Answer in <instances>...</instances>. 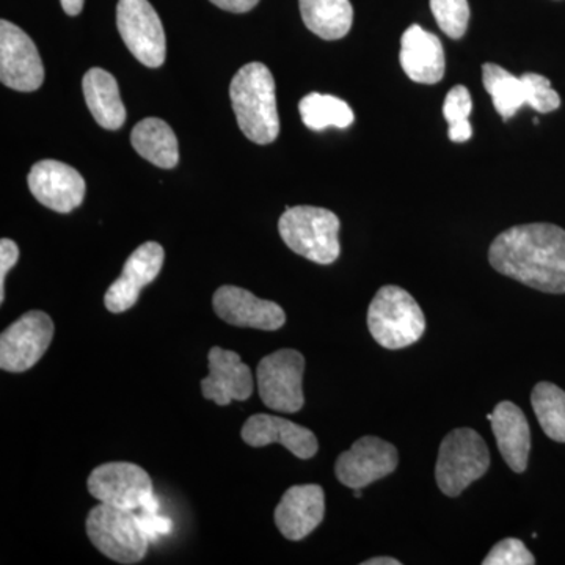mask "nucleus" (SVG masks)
Segmentation results:
<instances>
[{
	"mask_svg": "<svg viewBox=\"0 0 565 565\" xmlns=\"http://www.w3.org/2000/svg\"><path fill=\"white\" fill-rule=\"evenodd\" d=\"M497 273L550 294H565V232L552 223L505 230L490 245Z\"/></svg>",
	"mask_w": 565,
	"mask_h": 565,
	"instance_id": "obj_1",
	"label": "nucleus"
},
{
	"mask_svg": "<svg viewBox=\"0 0 565 565\" xmlns=\"http://www.w3.org/2000/svg\"><path fill=\"white\" fill-rule=\"evenodd\" d=\"M230 98L241 131L253 143L269 145L280 134L275 81L263 63L253 62L237 71L230 85Z\"/></svg>",
	"mask_w": 565,
	"mask_h": 565,
	"instance_id": "obj_2",
	"label": "nucleus"
},
{
	"mask_svg": "<svg viewBox=\"0 0 565 565\" xmlns=\"http://www.w3.org/2000/svg\"><path fill=\"white\" fill-rule=\"evenodd\" d=\"M340 218L334 212L316 206L286 207L278 222L282 243L310 262L332 264L340 258Z\"/></svg>",
	"mask_w": 565,
	"mask_h": 565,
	"instance_id": "obj_3",
	"label": "nucleus"
},
{
	"mask_svg": "<svg viewBox=\"0 0 565 565\" xmlns=\"http://www.w3.org/2000/svg\"><path fill=\"white\" fill-rule=\"evenodd\" d=\"M367 327L382 348L396 351L422 340L426 318L411 294L388 285L375 294L367 310Z\"/></svg>",
	"mask_w": 565,
	"mask_h": 565,
	"instance_id": "obj_4",
	"label": "nucleus"
},
{
	"mask_svg": "<svg viewBox=\"0 0 565 565\" xmlns=\"http://www.w3.org/2000/svg\"><path fill=\"white\" fill-rule=\"evenodd\" d=\"M88 539L104 556L118 564L140 563L151 541L141 526L139 514L126 509L99 503L85 522Z\"/></svg>",
	"mask_w": 565,
	"mask_h": 565,
	"instance_id": "obj_5",
	"label": "nucleus"
},
{
	"mask_svg": "<svg viewBox=\"0 0 565 565\" xmlns=\"http://www.w3.org/2000/svg\"><path fill=\"white\" fill-rule=\"evenodd\" d=\"M490 467V452L481 435L473 429L452 430L438 451L435 478L446 497H459L468 486L481 479Z\"/></svg>",
	"mask_w": 565,
	"mask_h": 565,
	"instance_id": "obj_6",
	"label": "nucleus"
},
{
	"mask_svg": "<svg viewBox=\"0 0 565 565\" xmlns=\"http://www.w3.org/2000/svg\"><path fill=\"white\" fill-rule=\"evenodd\" d=\"M87 489L99 503L126 509V511L158 512L150 475L131 462L99 465L88 476Z\"/></svg>",
	"mask_w": 565,
	"mask_h": 565,
	"instance_id": "obj_7",
	"label": "nucleus"
},
{
	"mask_svg": "<svg viewBox=\"0 0 565 565\" xmlns=\"http://www.w3.org/2000/svg\"><path fill=\"white\" fill-rule=\"evenodd\" d=\"M305 356L296 349L264 356L256 367L259 397L266 407L281 414L302 411Z\"/></svg>",
	"mask_w": 565,
	"mask_h": 565,
	"instance_id": "obj_8",
	"label": "nucleus"
},
{
	"mask_svg": "<svg viewBox=\"0 0 565 565\" xmlns=\"http://www.w3.org/2000/svg\"><path fill=\"white\" fill-rule=\"evenodd\" d=\"M55 327L50 315L32 310L0 334V367L7 373H25L43 359Z\"/></svg>",
	"mask_w": 565,
	"mask_h": 565,
	"instance_id": "obj_9",
	"label": "nucleus"
},
{
	"mask_svg": "<svg viewBox=\"0 0 565 565\" xmlns=\"http://www.w3.org/2000/svg\"><path fill=\"white\" fill-rule=\"evenodd\" d=\"M117 25L134 57L148 68H159L167 57L161 18L148 0H118Z\"/></svg>",
	"mask_w": 565,
	"mask_h": 565,
	"instance_id": "obj_10",
	"label": "nucleus"
},
{
	"mask_svg": "<svg viewBox=\"0 0 565 565\" xmlns=\"http://www.w3.org/2000/svg\"><path fill=\"white\" fill-rule=\"evenodd\" d=\"M0 81L17 92L39 90L44 66L31 36L13 22L0 21Z\"/></svg>",
	"mask_w": 565,
	"mask_h": 565,
	"instance_id": "obj_11",
	"label": "nucleus"
},
{
	"mask_svg": "<svg viewBox=\"0 0 565 565\" xmlns=\"http://www.w3.org/2000/svg\"><path fill=\"white\" fill-rule=\"evenodd\" d=\"M399 463V455L388 441L382 438L362 437L349 451L338 457L334 473L341 484L349 489H364L379 479L392 475Z\"/></svg>",
	"mask_w": 565,
	"mask_h": 565,
	"instance_id": "obj_12",
	"label": "nucleus"
},
{
	"mask_svg": "<svg viewBox=\"0 0 565 565\" xmlns=\"http://www.w3.org/2000/svg\"><path fill=\"white\" fill-rule=\"evenodd\" d=\"M215 315L234 327L275 332L286 323L280 305L263 300L255 294L237 286H221L212 297Z\"/></svg>",
	"mask_w": 565,
	"mask_h": 565,
	"instance_id": "obj_13",
	"label": "nucleus"
},
{
	"mask_svg": "<svg viewBox=\"0 0 565 565\" xmlns=\"http://www.w3.org/2000/svg\"><path fill=\"white\" fill-rule=\"evenodd\" d=\"M166 252L158 243L141 244L122 266L120 277L111 282L104 296V305L110 313L120 315L131 310L139 300L141 289L161 274Z\"/></svg>",
	"mask_w": 565,
	"mask_h": 565,
	"instance_id": "obj_14",
	"label": "nucleus"
},
{
	"mask_svg": "<svg viewBox=\"0 0 565 565\" xmlns=\"http://www.w3.org/2000/svg\"><path fill=\"white\" fill-rule=\"evenodd\" d=\"M32 195L43 206L70 214L79 207L85 199V181L73 167L58 161H41L32 167L28 178Z\"/></svg>",
	"mask_w": 565,
	"mask_h": 565,
	"instance_id": "obj_15",
	"label": "nucleus"
},
{
	"mask_svg": "<svg viewBox=\"0 0 565 565\" xmlns=\"http://www.w3.org/2000/svg\"><path fill=\"white\" fill-rule=\"evenodd\" d=\"M207 363L210 374L202 381L204 399L214 401L221 407H226L233 401L250 399L255 381L239 353L215 345L207 353Z\"/></svg>",
	"mask_w": 565,
	"mask_h": 565,
	"instance_id": "obj_16",
	"label": "nucleus"
},
{
	"mask_svg": "<svg viewBox=\"0 0 565 565\" xmlns=\"http://www.w3.org/2000/svg\"><path fill=\"white\" fill-rule=\"evenodd\" d=\"M326 494L321 486H294L286 490L275 509V525L288 541H302L321 525Z\"/></svg>",
	"mask_w": 565,
	"mask_h": 565,
	"instance_id": "obj_17",
	"label": "nucleus"
},
{
	"mask_svg": "<svg viewBox=\"0 0 565 565\" xmlns=\"http://www.w3.org/2000/svg\"><path fill=\"white\" fill-rule=\"evenodd\" d=\"M241 437L252 448L280 444L302 460L311 459L319 449L318 438L310 429L274 415L250 416L241 430Z\"/></svg>",
	"mask_w": 565,
	"mask_h": 565,
	"instance_id": "obj_18",
	"label": "nucleus"
},
{
	"mask_svg": "<svg viewBox=\"0 0 565 565\" xmlns=\"http://www.w3.org/2000/svg\"><path fill=\"white\" fill-rule=\"evenodd\" d=\"M401 66L412 81L433 85L444 79L446 70L445 50L434 33L424 31L418 24L411 25L401 40Z\"/></svg>",
	"mask_w": 565,
	"mask_h": 565,
	"instance_id": "obj_19",
	"label": "nucleus"
},
{
	"mask_svg": "<svg viewBox=\"0 0 565 565\" xmlns=\"http://www.w3.org/2000/svg\"><path fill=\"white\" fill-rule=\"evenodd\" d=\"M487 419L492 423L498 449L505 463L515 473H523L530 459L531 430L522 408L503 401L494 407L493 414L487 415Z\"/></svg>",
	"mask_w": 565,
	"mask_h": 565,
	"instance_id": "obj_20",
	"label": "nucleus"
},
{
	"mask_svg": "<svg viewBox=\"0 0 565 565\" xmlns=\"http://www.w3.org/2000/svg\"><path fill=\"white\" fill-rule=\"evenodd\" d=\"M85 103L93 118L104 129L117 131L126 121L125 104L121 102L117 79L103 68H92L82 81Z\"/></svg>",
	"mask_w": 565,
	"mask_h": 565,
	"instance_id": "obj_21",
	"label": "nucleus"
},
{
	"mask_svg": "<svg viewBox=\"0 0 565 565\" xmlns=\"http://www.w3.org/2000/svg\"><path fill=\"white\" fill-rule=\"evenodd\" d=\"M131 143L141 158L159 169H174L180 162L177 136L161 118H145L136 125Z\"/></svg>",
	"mask_w": 565,
	"mask_h": 565,
	"instance_id": "obj_22",
	"label": "nucleus"
},
{
	"mask_svg": "<svg viewBox=\"0 0 565 565\" xmlns=\"http://www.w3.org/2000/svg\"><path fill=\"white\" fill-rule=\"evenodd\" d=\"M308 31L322 40H341L351 32L353 9L349 0H299Z\"/></svg>",
	"mask_w": 565,
	"mask_h": 565,
	"instance_id": "obj_23",
	"label": "nucleus"
},
{
	"mask_svg": "<svg viewBox=\"0 0 565 565\" xmlns=\"http://www.w3.org/2000/svg\"><path fill=\"white\" fill-rule=\"evenodd\" d=\"M482 84L486 90L492 96L493 107L504 121L526 106L525 85L522 77L505 71L503 66L494 63L482 65Z\"/></svg>",
	"mask_w": 565,
	"mask_h": 565,
	"instance_id": "obj_24",
	"label": "nucleus"
},
{
	"mask_svg": "<svg viewBox=\"0 0 565 565\" xmlns=\"http://www.w3.org/2000/svg\"><path fill=\"white\" fill-rule=\"evenodd\" d=\"M300 117L311 131H326L327 128L345 129L355 120L349 104L332 95L311 93L299 103Z\"/></svg>",
	"mask_w": 565,
	"mask_h": 565,
	"instance_id": "obj_25",
	"label": "nucleus"
},
{
	"mask_svg": "<svg viewBox=\"0 0 565 565\" xmlns=\"http://www.w3.org/2000/svg\"><path fill=\"white\" fill-rule=\"evenodd\" d=\"M534 414L546 437L565 444V392L555 384L541 382L531 394Z\"/></svg>",
	"mask_w": 565,
	"mask_h": 565,
	"instance_id": "obj_26",
	"label": "nucleus"
},
{
	"mask_svg": "<svg viewBox=\"0 0 565 565\" xmlns=\"http://www.w3.org/2000/svg\"><path fill=\"white\" fill-rule=\"evenodd\" d=\"M473 111V99L463 85H456L446 95L444 104L445 120L449 125V139L455 143H463L473 137L470 115Z\"/></svg>",
	"mask_w": 565,
	"mask_h": 565,
	"instance_id": "obj_27",
	"label": "nucleus"
},
{
	"mask_svg": "<svg viewBox=\"0 0 565 565\" xmlns=\"http://www.w3.org/2000/svg\"><path fill=\"white\" fill-rule=\"evenodd\" d=\"M435 21L449 39L460 40L470 22L468 0H430Z\"/></svg>",
	"mask_w": 565,
	"mask_h": 565,
	"instance_id": "obj_28",
	"label": "nucleus"
},
{
	"mask_svg": "<svg viewBox=\"0 0 565 565\" xmlns=\"http://www.w3.org/2000/svg\"><path fill=\"white\" fill-rule=\"evenodd\" d=\"M525 85L526 106L533 107L539 114H550L561 107L559 95L552 88V84L541 74L525 73L522 76Z\"/></svg>",
	"mask_w": 565,
	"mask_h": 565,
	"instance_id": "obj_29",
	"label": "nucleus"
},
{
	"mask_svg": "<svg viewBox=\"0 0 565 565\" xmlns=\"http://www.w3.org/2000/svg\"><path fill=\"white\" fill-rule=\"evenodd\" d=\"M484 565H533L535 557L519 539H504L490 550Z\"/></svg>",
	"mask_w": 565,
	"mask_h": 565,
	"instance_id": "obj_30",
	"label": "nucleus"
},
{
	"mask_svg": "<svg viewBox=\"0 0 565 565\" xmlns=\"http://www.w3.org/2000/svg\"><path fill=\"white\" fill-rule=\"evenodd\" d=\"M20 259V248L17 243L3 237L0 241V302H6V278L7 274L13 269L14 264Z\"/></svg>",
	"mask_w": 565,
	"mask_h": 565,
	"instance_id": "obj_31",
	"label": "nucleus"
},
{
	"mask_svg": "<svg viewBox=\"0 0 565 565\" xmlns=\"http://www.w3.org/2000/svg\"><path fill=\"white\" fill-rule=\"evenodd\" d=\"M139 519L151 542L158 541L159 535L172 533V520L158 515V512H141Z\"/></svg>",
	"mask_w": 565,
	"mask_h": 565,
	"instance_id": "obj_32",
	"label": "nucleus"
},
{
	"mask_svg": "<svg viewBox=\"0 0 565 565\" xmlns=\"http://www.w3.org/2000/svg\"><path fill=\"white\" fill-rule=\"evenodd\" d=\"M215 7L232 13H247L258 6L259 0H211Z\"/></svg>",
	"mask_w": 565,
	"mask_h": 565,
	"instance_id": "obj_33",
	"label": "nucleus"
},
{
	"mask_svg": "<svg viewBox=\"0 0 565 565\" xmlns=\"http://www.w3.org/2000/svg\"><path fill=\"white\" fill-rule=\"evenodd\" d=\"M84 2L85 0H61L63 10H65V13L70 14V17H77L82 9H84Z\"/></svg>",
	"mask_w": 565,
	"mask_h": 565,
	"instance_id": "obj_34",
	"label": "nucleus"
},
{
	"mask_svg": "<svg viewBox=\"0 0 565 565\" xmlns=\"http://www.w3.org/2000/svg\"><path fill=\"white\" fill-rule=\"evenodd\" d=\"M363 565H401V561L394 559V557H373L362 563Z\"/></svg>",
	"mask_w": 565,
	"mask_h": 565,
	"instance_id": "obj_35",
	"label": "nucleus"
}]
</instances>
